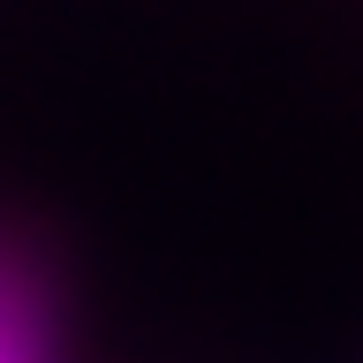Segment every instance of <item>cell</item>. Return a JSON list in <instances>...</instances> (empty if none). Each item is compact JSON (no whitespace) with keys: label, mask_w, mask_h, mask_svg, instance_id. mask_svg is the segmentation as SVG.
Here are the masks:
<instances>
[{"label":"cell","mask_w":363,"mask_h":363,"mask_svg":"<svg viewBox=\"0 0 363 363\" xmlns=\"http://www.w3.org/2000/svg\"><path fill=\"white\" fill-rule=\"evenodd\" d=\"M0 363H53V303L16 257H0Z\"/></svg>","instance_id":"6da1fadb"}]
</instances>
